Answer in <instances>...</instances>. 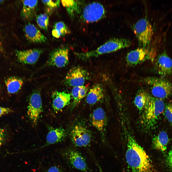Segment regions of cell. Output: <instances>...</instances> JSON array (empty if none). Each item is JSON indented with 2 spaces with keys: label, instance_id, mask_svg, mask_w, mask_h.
<instances>
[{
  "label": "cell",
  "instance_id": "obj_25",
  "mask_svg": "<svg viewBox=\"0 0 172 172\" xmlns=\"http://www.w3.org/2000/svg\"><path fill=\"white\" fill-rule=\"evenodd\" d=\"M88 87L84 86L73 87L71 95L73 99L72 108L77 105L86 95Z\"/></svg>",
  "mask_w": 172,
  "mask_h": 172
},
{
  "label": "cell",
  "instance_id": "obj_22",
  "mask_svg": "<svg viewBox=\"0 0 172 172\" xmlns=\"http://www.w3.org/2000/svg\"><path fill=\"white\" fill-rule=\"evenodd\" d=\"M169 140L167 133L164 131H161L153 138L152 141L153 147L155 149L164 151L167 149Z\"/></svg>",
  "mask_w": 172,
  "mask_h": 172
},
{
  "label": "cell",
  "instance_id": "obj_17",
  "mask_svg": "<svg viewBox=\"0 0 172 172\" xmlns=\"http://www.w3.org/2000/svg\"><path fill=\"white\" fill-rule=\"evenodd\" d=\"M147 54V50L144 48H139L132 51L126 55L127 64L129 66L136 65L144 61Z\"/></svg>",
  "mask_w": 172,
  "mask_h": 172
},
{
  "label": "cell",
  "instance_id": "obj_19",
  "mask_svg": "<svg viewBox=\"0 0 172 172\" xmlns=\"http://www.w3.org/2000/svg\"><path fill=\"white\" fill-rule=\"evenodd\" d=\"M102 88L99 84L94 85L89 91L86 97V102L90 105L94 104L101 100L103 97Z\"/></svg>",
  "mask_w": 172,
  "mask_h": 172
},
{
  "label": "cell",
  "instance_id": "obj_7",
  "mask_svg": "<svg viewBox=\"0 0 172 172\" xmlns=\"http://www.w3.org/2000/svg\"><path fill=\"white\" fill-rule=\"evenodd\" d=\"M43 111L40 91L38 90H35L29 96L27 110V116L34 125L37 124Z\"/></svg>",
  "mask_w": 172,
  "mask_h": 172
},
{
  "label": "cell",
  "instance_id": "obj_31",
  "mask_svg": "<svg viewBox=\"0 0 172 172\" xmlns=\"http://www.w3.org/2000/svg\"><path fill=\"white\" fill-rule=\"evenodd\" d=\"M12 111L9 108L0 106V117L11 113Z\"/></svg>",
  "mask_w": 172,
  "mask_h": 172
},
{
  "label": "cell",
  "instance_id": "obj_28",
  "mask_svg": "<svg viewBox=\"0 0 172 172\" xmlns=\"http://www.w3.org/2000/svg\"><path fill=\"white\" fill-rule=\"evenodd\" d=\"M164 114L167 120L172 124V103H168L165 106Z\"/></svg>",
  "mask_w": 172,
  "mask_h": 172
},
{
  "label": "cell",
  "instance_id": "obj_23",
  "mask_svg": "<svg viewBox=\"0 0 172 172\" xmlns=\"http://www.w3.org/2000/svg\"><path fill=\"white\" fill-rule=\"evenodd\" d=\"M79 0H61L63 6L65 7L69 15L72 18L81 12L82 2Z\"/></svg>",
  "mask_w": 172,
  "mask_h": 172
},
{
  "label": "cell",
  "instance_id": "obj_21",
  "mask_svg": "<svg viewBox=\"0 0 172 172\" xmlns=\"http://www.w3.org/2000/svg\"><path fill=\"white\" fill-rule=\"evenodd\" d=\"M5 84L8 92L10 94H13L21 89L23 83V80L17 77H9L5 80Z\"/></svg>",
  "mask_w": 172,
  "mask_h": 172
},
{
  "label": "cell",
  "instance_id": "obj_8",
  "mask_svg": "<svg viewBox=\"0 0 172 172\" xmlns=\"http://www.w3.org/2000/svg\"><path fill=\"white\" fill-rule=\"evenodd\" d=\"M105 12L104 8L102 4L97 2H92L84 7L81 17L84 22H94L104 17Z\"/></svg>",
  "mask_w": 172,
  "mask_h": 172
},
{
  "label": "cell",
  "instance_id": "obj_24",
  "mask_svg": "<svg viewBox=\"0 0 172 172\" xmlns=\"http://www.w3.org/2000/svg\"><path fill=\"white\" fill-rule=\"evenodd\" d=\"M149 94L143 89L138 90L134 100L135 105L140 111H143L148 102L150 96Z\"/></svg>",
  "mask_w": 172,
  "mask_h": 172
},
{
  "label": "cell",
  "instance_id": "obj_20",
  "mask_svg": "<svg viewBox=\"0 0 172 172\" xmlns=\"http://www.w3.org/2000/svg\"><path fill=\"white\" fill-rule=\"evenodd\" d=\"M23 7L22 14L24 18L31 20L35 15L38 3V0L22 1Z\"/></svg>",
  "mask_w": 172,
  "mask_h": 172
},
{
  "label": "cell",
  "instance_id": "obj_3",
  "mask_svg": "<svg viewBox=\"0 0 172 172\" xmlns=\"http://www.w3.org/2000/svg\"><path fill=\"white\" fill-rule=\"evenodd\" d=\"M165 107L162 100L150 96L143 111V124L147 128L153 127L156 123L159 117L164 112Z\"/></svg>",
  "mask_w": 172,
  "mask_h": 172
},
{
  "label": "cell",
  "instance_id": "obj_29",
  "mask_svg": "<svg viewBox=\"0 0 172 172\" xmlns=\"http://www.w3.org/2000/svg\"><path fill=\"white\" fill-rule=\"evenodd\" d=\"M42 1L46 6L52 8L59 7L60 2V0H42Z\"/></svg>",
  "mask_w": 172,
  "mask_h": 172
},
{
  "label": "cell",
  "instance_id": "obj_5",
  "mask_svg": "<svg viewBox=\"0 0 172 172\" xmlns=\"http://www.w3.org/2000/svg\"><path fill=\"white\" fill-rule=\"evenodd\" d=\"M59 153L69 167L83 172H89L86 159L80 151L70 147L61 150Z\"/></svg>",
  "mask_w": 172,
  "mask_h": 172
},
{
  "label": "cell",
  "instance_id": "obj_12",
  "mask_svg": "<svg viewBox=\"0 0 172 172\" xmlns=\"http://www.w3.org/2000/svg\"><path fill=\"white\" fill-rule=\"evenodd\" d=\"M43 50L35 48L23 50H16V55L18 61L20 63L26 64H33L38 60Z\"/></svg>",
  "mask_w": 172,
  "mask_h": 172
},
{
  "label": "cell",
  "instance_id": "obj_10",
  "mask_svg": "<svg viewBox=\"0 0 172 172\" xmlns=\"http://www.w3.org/2000/svg\"><path fill=\"white\" fill-rule=\"evenodd\" d=\"M69 52L68 49L65 47L54 50L50 54L47 65L59 68L65 66L69 63Z\"/></svg>",
  "mask_w": 172,
  "mask_h": 172
},
{
  "label": "cell",
  "instance_id": "obj_18",
  "mask_svg": "<svg viewBox=\"0 0 172 172\" xmlns=\"http://www.w3.org/2000/svg\"><path fill=\"white\" fill-rule=\"evenodd\" d=\"M92 120L93 125L98 130L103 131L106 123V115L104 110L101 108L94 110L92 114Z\"/></svg>",
  "mask_w": 172,
  "mask_h": 172
},
{
  "label": "cell",
  "instance_id": "obj_11",
  "mask_svg": "<svg viewBox=\"0 0 172 172\" xmlns=\"http://www.w3.org/2000/svg\"><path fill=\"white\" fill-rule=\"evenodd\" d=\"M86 71L82 67L77 66L71 68L65 78L66 84L73 87L83 86L87 78Z\"/></svg>",
  "mask_w": 172,
  "mask_h": 172
},
{
  "label": "cell",
  "instance_id": "obj_26",
  "mask_svg": "<svg viewBox=\"0 0 172 172\" xmlns=\"http://www.w3.org/2000/svg\"><path fill=\"white\" fill-rule=\"evenodd\" d=\"M70 33V31L67 25L62 21L56 23L54 26L52 31L53 36L57 38L69 34Z\"/></svg>",
  "mask_w": 172,
  "mask_h": 172
},
{
  "label": "cell",
  "instance_id": "obj_13",
  "mask_svg": "<svg viewBox=\"0 0 172 172\" xmlns=\"http://www.w3.org/2000/svg\"><path fill=\"white\" fill-rule=\"evenodd\" d=\"M25 36L29 42L41 43L45 42L47 38L40 30L33 24L28 23L24 28Z\"/></svg>",
  "mask_w": 172,
  "mask_h": 172
},
{
  "label": "cell",
  "instance_id": "obj_6",
  "mask_svg": "<svg viewBox=\"0 0 172 172\" xmlns=\"http://www.w3.org/2000/svg\"><path fill=\"white\" fill-rule=\"evenodd\" d=\"M133 29L139 44L145 48L150 43L153 35L151 25L147 19L142 18L135 24Z\"/></svg>",
  "mask_w": 172,
  "mask_h": 172
},
{
  "label": "cell",
  "instance_id": "obj_30",
  "mask_svg": "<svg viewBox=\"0 0 172 172\" xmlns=\"http://www.w3.org/2000/svg\"><path fill=\"white\" fill-rule=\"evenodd\" d=\"M6 137V130L3 128H0V147L5 141Z\"/></svg>",
  "mask_w": 172,
  "mask_h": 172
},
{
  "label": "cell",
  "instance_id": "obj_4",
  "mask_svg": "<svg viewBox=\"0 0 172 172\" xmlns=\"http://www.w3.org/2000/svg\"><path fill=\"white\" fill-rule=\"evenodd\" d=\"M142 82L149 86L153 97L162 100L172 95V84L164 78L155 77L145 78Z\"/></svg>",
  "mask_w": 172,
  "mask_h": 172
},
{
  "label": "cell",
  "instance_id": "obj_32",
  "mask_svg": "<svg viewBox=\"0 0 172 172\" xmlns=\"http://www.w3.org/2000/svg\"><path fill=\"white\" fill-rule=\"evenodd\" d=\"M166 160L168 167L172 170V150L168 152Z\"/></svg>",
  "mask_w": 172,
  "mask_h": 172
},
{
  "label": "cell",
  "instance_id": "obj_2",
  "mask_svg": "<svg viewBox=\"0 0 172 172\" xmlns=\"http://www.w3.org/2000/svg\"><path fill=\"white\" fill-rule=\"evenodd\" d=\"M131 44V41L128 39L113 38L108 40L95 50L84 53H75V54L80 59L85 60L128 47Z\"/></svg>",
  "mask_w": 172,
  "mask_h": 172
},
{
  "label": "cell",
  "instance_id": "obj_16",
  "mask_svg": "<svg viewBox=\"0 0 172 172\" xmlns=\"http://www.w3.org/2000/svg\"><path fill=\"white\" fill-rule=\"evenodd\" d=\"M52 107L55 111L62 109L69 104L70 99V95L65 92L55 91L52 94Z\"/></svg>",
  "mask_w": 172,
  "mask_h": 172
},
{
  "label": "cell",
  "instance_id": "obj_14",
  "mask_svg": "<svg viewBox=\"0 0 172 172\" xmlns=\"http://www.w3.org/2000/svg\"><path fill=\"white\" fill-rule=\"evenodd\" d=\"M156 67L158 74L162 76L172 74V60L166 53L163 52L158 57Z\"/></svg>",
  "mask_w": 172,
  "mask_h": 172
},
{
  "label": "cell",
  "instance_id": "obj_27",
  "mask_svg": "<svg viewBox=\"0 0 172 172\" xmlns=\"http://www.w3.org/2000/svg\"><path fill=\"white\" fill-rule=\"evenodd\" d=\"M36 19L37 24L40 28L45 30L48 29L49 17L47 14H40L36 16Z\"/></svg>",
  "mask_w": 172,
  "mask_h": 172
},
{
  "label": "cell",
  "instance_id": "obj_9",
  "mask_svg": "<svg viewBox=\"0 0 172 172\" xmlns=\"http://www.w3.org/2000/svg\"><path fill=\"white\" fill-rule=\"evenodd\" d=\"M71 138L75 146L86 147L90 144L91 136L89 131L80 124L76 125L71 132Z\"/></svg>",
  "mask_w": 172,
  "mask_h": 172
},
{
  "label": "cell",
  "instance_id": "obj_33",
  "mask_svg": "<svg viewBox=\"0 0 172 172\" xmlns=\"http://www.w3.org/2000/svg\"><path fill=\"white\" fill-rule=\"evenodd\" d=\"M46 172H64L60 168L56 166H53L49 168Z\"/></svg>",
  "mask_w": 172,
  "mask_h": 172
},
{
  "label": "cell",
  "instance_id": "obj_15",
  "mask_svg": "<svg viewBox=\"0 0 172 172\" xmlns=\"http://www.w3.org/2000/svg\"><path fill=\"white\" fill-rule=\"evenodd\" d=\"M48 129L46 137V143L38 149L60 142L63 140L66 137L65 130L61 127L55 128L50 127L48 128Z\"/></svg>",
  "mask_w": 172,
  "mask_h": 172
},
{
  "label": "cell",
  "instance_id": "obj_34",
  "mask_svg": "<svg viewBox=\"0 0 172 172\" xmlns=\"http://www.w3.org/2000/svg\"><path fill=\"white\" fill-rule=\"evenodd\" d=\"M4 1L3 0H0V3L3 2Z\"/></svg>",
  "mask_w": 172,
  "mask_h": 172
},
{
  "label": "cell",
  "instance_id": "obj_1",
  "mask_svg": "<svg viewBox=\"0 0 172 172\" xmlns=\"http://www.w3.org/2000/svg\"><path fill=\"white\" fill-rule=\"evenodd\" d=\"M127 147L126 159L132 172H154L149 157L131 136L127 138Z\"/></svg>",
  "mask_w": 172,
  "mask_h": 172
}]
</instances>
